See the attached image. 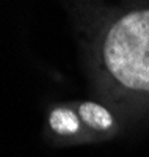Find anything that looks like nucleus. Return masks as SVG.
Masks as SVG:
<instances>
[{
    "label": "nucleus",
    "instance_id": "obj_1",
    "mask_svg": "<svg viewBox=\"0 0 149 157\" xmlns=\"http://www.w3.org/2000/svg\"><path fill=\"white\" fill-rule=\"evenodd\" d=\"M102 60L118 83L149 93V10L132 11L108 29Z\"/></svg>",
    "mask_w": 149,
    "mask_h": 157
},
{
    "label": "nucleus",
    "instance_id": "obj_2",
    "mask_svg": "<svg viewBox=\"0 0 149 157\" xmlns=\"http://www.w3.org/2000/svg\"><path fill=\"white\" fill-rule=\"evenodd\" d=\"M80 116L93 129L105 130L113 124V118L110 112H107L102 105L94 102H85L80 105Z\"/></svg>",
    "mask_w": 149,
    "mask_h": 157
},
{
    "label": "nucleus",
    "instance_id": "obj_3",
    "mask_svg": "<svg viewBox=\"0 0 149 157\" xmlns=\"http://www.w3.org/2000/svg\"><path fill=\"white\" fill-rule=\"evenodd\" d=\"M50 127L60 135H71L77 132L78 120L74 112L67 109H57L50 115Z\"/></svg>",
    "mask_w": 149,
    "mask_h": 157
}]
</instances>
